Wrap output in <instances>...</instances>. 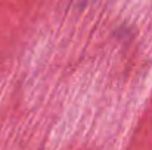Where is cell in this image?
Wrapping results in <instances>:
<instances>
[{
	"mask_svg": "<svg viewBox=\"0 0 152 150\" xmlns=\"http://www.w3.org/2000/svg\"><path fill=\"white\" fill-rule=\"evenodd\" d=\"M80 3H86V1H89V0H78Z\"/></svg>",
	"mask_w": 152,
	"mask_h": 150,
	"instance_id": "cell-1",
	"label": "cell"
}]
</instances>
